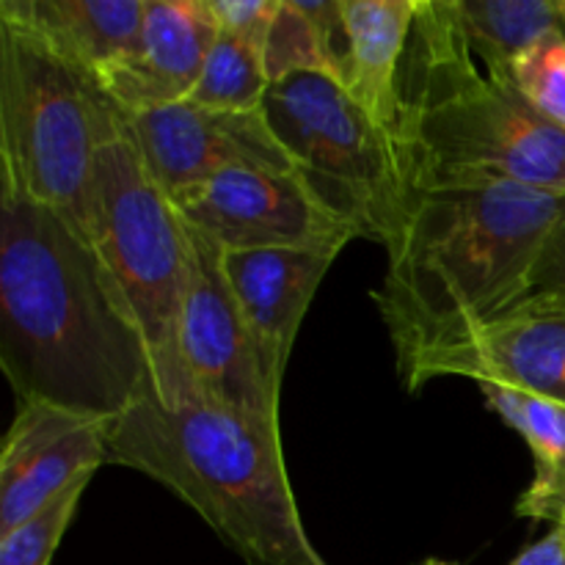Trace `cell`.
<instances>
[{
	"instance_id": "6da1fadb",
	"label": "cell",
	"mask_w": 565,
	"mask_h": 565,
	"mask_svg": "<svg viewBox=\"0 0 565 565\" xmlns=\"http://www.w3.org/2000/svg\"><path fill=\"white\" fill-rule=\"evenodd\" d=\"M0 362L20 403L114 423L154 390L147 340L86 232L0 191Z\"/></svg>"
},
{
	"instance_id": "7a4b0ae2",
	"label": "cell",
	"mask_w": 565,
	"mask_h": 565,
	"mask_svg": "<svg viewBox=\"0 0 565 565\" xmlns=\"http://www.w3.org/2000/svg\"><path fill=\"white\" fill-rule=\"evenodd\" d=\"M563 213L561 193L516 182L414 191L373 290L397 375L522 303Z\"/></svg>"
},
{
	"instance_id": "3957f363",
	"label": "cell",
	"mask_w": 565,
	"mask_h": 565,
	"mask_svg": "<svg viewBox=\"0 0 565 565\" xmlns=\"http://www.w3.org/2000/svg\"><path fill=\"white\" fill-rule=\"evenodd\" d=\"M108 463L166 486L248 565H329L298 513L281 436L202 395H143L110 423Z\"/></svg>"
},
{
	"instance_id": "277c9868",
	"label": "cell",
	"mask_w": 565,
	"mask_h": 565,
	"mask_svg": "<svg viewBox=\"0 0 565 565\" xmlns=\"http://www.w3.org/2000/svg\"><path fill=\"white\" fill-rule=\"evenodd\" d=\"M397 149L408 188L516 182L565 196V130L478 70L450 0H419L401 72Z\"/></svg>"
},
{
	"instance_id": "5b68a950",
	"label": "cell",
	"mask_w": 565,
	"mask_h": 565,
	"mask_svg": "<svg viewBox=\"0 0 565 565\" xmlns=\"http://www.w3.org/2000/svg\"><path fill=\"white\" fill-rule=\"evenodd\" d=\"M127 127L94 72L0 20V191L58 210L83 230L97 154Z\"/></svg>"
},
{
	"instance_id": "8992f818",
	"label": "cell",
	"mask_w": 565,
	"mask_h": 565,
	"mask_svg": "<svg viewBox=\"0 0 565 565\" xmlns=\"http://www.w3.org/2000/svg\"><path fill=\"white\" fill-rule=\"evenodd\" d=\"M83 232L141 326L158 401L174 406L196 395L180 348L191 232L143 163L130 127L97 154L83 204Z\"/></svg>"
},
{
	"instance_id": "52a82bcc",
	"label": "cell",
	"mask_w": 565,
	"mask_h": 565,
	"mask_svg": "<svg viewBox=\"0 0 565 565\" xmlns=\"http://www.w3.org/2000/svg\"><path fill=\"white\" fill-rule=\"evenodd\" d=\"M263 110L303 182L351 221L359 237L390 248L412 202L395 132L326 72L270 83Z\"/></svg>"
},
{
	"instance_id": "ba28073f",
	"label": "cell",
	"mask_w": 565,
	"mask_h": 565,
	"mask_svg": "<svg viewBox=\"0 0 565 565\" xmlns=\"http://www.w3.org/2000/svg\"><path fill=\"white\" fill-rule=\"evenodd\" d=\"M182 221L221 252L307 248L340 257L359 237L356 226L331 210L301 174L230 169L171 196Z\"/></svg>"
},
{
	"instance_id": "9c48e42d",
	"label": "cell",
	"mask_w": 565,
	"mask_h": 565,
	"mask_svg": "<svg viewBox=\"0 0 565 565\" xmlns=\"http://www.w3.org/2000/svg\"><path fill=\"white\" fill-rule=\"evenodd\" d=\"M191 232V279L182 307L180 348L196 395L279 434V392L263 373L246 318L224 274L221 248Z\"/></svg>"
},
{
	"instance_id": "30bf717a",
	"label": "cell",
	"mask_w": 565,
	"mask_h": 565,
	"mask_svg": "<svg viewBox=\"0 0 565 565\" xmlns=\"http://www.w3.org/2000/svg\"><path fill=\"white\" fill-rule=\"evenodd\" d=\"M436 379L511 386L565 406V298L530 292L491 323L419 359L401 381L419 392Z\"/></svg>"
},
{
	"instance_id": "8fae6325",
	"label": "cell",
	"mask_w": 565,
	"mask_h": 565,
	"mask_svg": "<svg viewBox=\"0 0 565 565\" xmlns=\"http://www.w3.org/2000/svg\"><path fill=\"white\" fill-rule=\"evenodd\" d=\"M130 132L158 185L169 196L230 169L298 174L265 110H213L193 103L130 116Z\"/></svg>"
},
{
	"instance_id": "7c38bea8",
	"label": "cell",
	"mask_w": 565,
	"mask_h": 565,
	"mask_svg": "<svg viewBox=\"0 0 565 565\" xmlns=\"http://www.w3.org/2000/svg\"><path fill=\"white\" fill-rule=\"evenodd\" d=\"M108 419L20 403L0 450V535L39 516L108 463Z\"/></svg>"
},
{
	"instance_id": "4fadbf2b",
	"label": "cell",
	"mask_w": 565,
	"mask_h": 565,
	"mask_svg": "<svg viewBox=\"0 0 565 565\" xmlns=\"http://www.w3.org/2000/svg\"><path fill=\"white\" fill-rule=\"evenodd\" d=\"M218 25L207 0H147L136 47L99 75L130 116L185 103L196 88Z\"/></svg>"
},
{
	"instance_id": "5bb4252c",
	"label": "cell",
	"mask_w": 565,
	"mask_h": 565,
	"mask_svg": "<svg viewBox=\"0 0 565 565\" xmlns=\"http://www.w3.org/2000/svg\"><path fill=\"white\" fill-rule=\"evenodd\" d=\"M221 259L263 362L265 379L270 390L281 395L301 320L337 254L307 248H254L221 252Z\"/></svg>"
},
{
	"instance_id": "9a60e30c",
	"label": "cell",
	"mask_w": 565,
	"mask_h": 565,
	"mask_svg": "<svg viewBox=\"0 0 565 565\" xmlns=\"http://www.w3.org/2000/svg\"><path fill=\"white\" fill-rule=\"evenodd\" d=\"M417 11L419 0H340L345 36L334 77L392 132L401 119V72Z\"/></svg>"
},
{
	"instance_id": "2e32d148",
	"label": "cell",
	"mask_w": 565,
	"mask_h": 565,
	"mask_svg": "<svg viewBox=\"0 0 565 565\" xmlns=\"http://www.w3.org/2000/svg\"><path fill=\"white\" fill-rule=\"evenodd\" d=\"M143 11L147 0H0V20L97 77L136 47Z\"/></svg>"
},
{
	"instance_id": "e0dca14e",
	"label": "cell",
	"mask_w": 565,
	"mask_h": 565,
	"mask_svg": "<svg viewBox=\"0 0 565 565\" xmlns=\"http://www.w3.org/2000/svg\"><path fill=\"white\" fill-rule=\"evenodd\" d=\"M450 11L469 53L497 83H511L513 64L563 25L561 0H450Z\"/></svg>"
},
{
	"instance_id": "ac0fdd59",
	"label": "cell",
	"mask_w": 565,
	"mask_h": 565,
	"mask_svg": "<svg viewBox=\"0 0 565 565\" xmlns=\"http://www.w3.org/2000/svg\"><path fill=\"white\" fill-rule=\"evenodd\" d=\"M268 88L265 39L218 33L188 103L213 110H259Z\"/></svg>"
},
{
	"instance_id": "d6986e66",
	"label": "cell",
	"mask_w": 565,
	"mask_h": 565,
	"mask_svg": "<svg viewBox=\"0 0 565 565\" xmlns=\"http://www.w3.org/2000/svg\"><path fill=\"white\" fill-rule=\"evenodd\" d=\"M491 412L527 441L535 458V486H552L565 480V406L511 390V386L480 384Z\"/></svg>"
},
{
	"instance_id": "ffe728a7",
	"label": "cell",
	"mask_w": 565,
	"mask_h": 565,
	"mask_svg": "<svg viewBox=\"0 0 565 565\" xmlns=\"http://www.w3.org/2000/svg\"><path fill=\"white\" fill-rule=\"evenodd\" d=\"M265 66L270 83L298 72L331 75L329 42L309 0H279L265 36Z\"/></svg>"
},
{
	"instance_id": "44dd1931",
	"label": "cell",
	"mask_w": 565,
	"mask_h": 565,
	"mask_svg": "<svg viewBox=\"0 0 565 565\" xmlns=\"http://www.w3.org/2000/svg\"><path fill=\"white\" fill-rule=\"evenodd\" d=\"M511 86L546 121L565 130V28L533 44L511 70Z\"/></svg>"
},
{
	"instance_id": "7402d4cb",
	"label": "cell",
	"mask_w": 565,
	"mask_h": 565,
	"mask_svg": "<svg viewBox=\"0 0 565 565\" xmlns=\"http://www.w3.org/2000/svg\"><path fill=\"white\" fill-rule=\"evenodd\" d=\"M92 480L72 486L39 516L0 535V565H50Z\"/></svg>"
},
{
	"instance_id": "603a6c76",
	"label": "cell",
	"mask_w": 565,
	"mask_h": 565,
	"mask_svg": "<svg viewBox=\"0 0 565 565\" xmlns=\"http://www.w3.org/2000/svg\"><path fill=\"white\" fill-rule=\"evenodd\" d=\"M218 33H237V36H268L279 0H207Z\"/></svg>"
},
{
	"instance_id": "cb8c5ba5",
	"label": "cell",
	"mask_w": 565,
	"mask_h": 565,
	"mask_svg": "<svg viewBox=\"0 0 565 565\" xmlns=\"http://www.w3.org/2000/svg\"><path fill=\"white\" fill-rule=\"evenodd\" d=\"M533 292L565 298V213L557 221L550 241L544 243V252H541L533 274Z\"/></svg>"
},
{
	"instance_id": "d4e9b609",
	"label": "cell",
	"mask_w": 565,
	"mask_h": 565,
	"mask_svg": "<svg viewBox=\"0 0 565 565\" xmlns=\"http://www.w3.org/2000/svg\"><path fill=\"white\" fill-rule=\"evenodd\" d=\"M516 516L552 522V527H565V480L552 486L530 483L519 497Z\"/></svg>"
},
{
	"instance_id": "484cf974",
	"label": "cell",
	"mask_w": 565,
	"mask_h": 565,
	"mask_svg": "<svg viewBox=\"0 0 565 565\" xmlns=\"http://www.w3.org/2000/svg\"><path fill=\"white\" fill-rule=\"evenodd\" d=\"M511 565H565V527H555L550 535L535 541Z\"/></svg>"
},
{
	"instance_id": "4316f807",
	"label": "cell",
	"mask_w": 565,
	"mask_h": 565,
	"mask_svg": "<svg viewBox=\"0 0 565 565\" xmlns=\"http://www.w3.org/2000/svg\"><path fill=\"white\" fill-rule=\"evenodd\" d=\"M423 565H456V563H445V561H428V563H423Z\"/></svg>"
},
{
	"instance_id": "83f0119b",
	"label": "cell",
	"mask_w": 565,
	"mask_h": 565,
	"mask_svg": "<svg viewBox=\"0 0 565 565\" xmlns=\"http://www.w3.org/2000/svg\"><path fill=\"white\" fill-rule=\"evenodd\" d=\"M561 20H563V28H565V0H561Z\"/></svg>"
}]
</instances>
